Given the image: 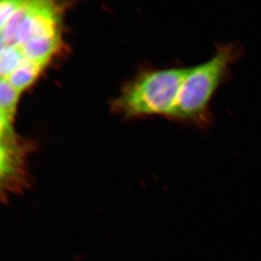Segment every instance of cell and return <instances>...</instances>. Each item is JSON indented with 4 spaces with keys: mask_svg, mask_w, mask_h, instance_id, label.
<instances>
[{
    "mask_svg": "<svg viewBox=\"0 0 261 261\" xmlns=\"http://www.w3.org/2000/svg\"><path fill=\"white\" fill-rule=\"evenodd\" d=\"M243 54L238 42L216 44L207 61L188 67L171 119L202 130L209 128L214 120L211 101L221 86L231 80V67Z\"/></svg>",
    "mask_w": 261,
    "mask_h": 261,
    "instance_id": "obj_1",
    "label": "cell"
},
{
    "mask_svg": "<svg viewBox=\"0 0 261 261\" xmlns=\"http://www.w3.org/2000/svg\"><path fill=\"white\" fill-rule=\"evenodd\" d=\"M188 67L178 65L144 72L118 98V107L127 115H161L172 118Z\"/></svg>",
    "mask_w": 261,
    "mask_h": 261,
    "instance_id": "obj_2",
    "label": "cell"
},
{
    "mask_svg": "<svg viewBox=\"0 0 261 261\" xmlns=\"http://www.w3.org/2000/svg\"><path fill=\"white\" fill-rule=\"evenodd\" d=\"M0 163L1 191L2 195L5 194V199L28 187L23 152L15 140L13 130H1Z\"/></svg>",
    "mask_w": 261,
    "mask_h": 261,
    "instance_id": "obj_3",
    "label": "cell"
},
{
    "mask_svg": "<svg viewBox=\"0 0 261 261\" xmlns=\"http://www.w3.org/2000/svg\"><path fill=\"white\" fill-rule=\"evenodd\" d=\"M61 42L60 32L53 33L30 39L20 49L25 58L47 64L53 55L59 49Z\"/></svg>",
    "mask_w": 261,
    "mask_h": 261,
    "instance_id": "obj_4",
    "label": "cell"
},
{
    "mask_svg": "<svg viewBox=\"0 0 261 261\" xmlns=\"http://www.w3.org/2000/svg\"><path fill=\"white\" fill-rule=\"evenodd\" d=\"M46 65V63L42 62L25 58L6 80L18 92H21L37 80Z\"/></svg>",
    "mask_w": 261,
    "mask_h": 261,
    "instance_id": "obj_5",
    "label": "cell"
},
{
    "mask_svg": "<svg viewBox=\"0 0 261 261\" xmlns=\"http://www.w3.org/2000/svg\"><path fill=\"white\" fill-rule=\"evenodd\" d=\"M20 92L5 79L0 81V118L12 123Z\"/></svg>",
    "mask_w": 261,
    "mask_h": 261,
    "instance_id": "obj_6",
    "label": "cell"
},
{
    "mask_svg": "<svg viewBox=\"0 0 261 261\" xmlns=\"http://www.w3.org/2000/svg\"><path fill=\"white\" fill-rule=\"evenodd\" d=\"M25 58L23 51L17 46H8L1 48L0 51V75L1 79L8 78V76L21 63Z\"/></svg>",
    "mask_w": 261,
    "mask_h": 261,
    "instance_id": "obj_7",
    "label": "cell"
},
{
    "mask_svg": "<svg viewBox=\"0 0 261 261\" xmlns=\"http://www.w3.org/2000/svg\"><path fill=\"white\" fill-rule=\"evenodd\" d=\"M25 0H3L0 3V28L16 13L17 10L25 3Z\"/></svg>",
    "mask_w": 261,
    "mask_h": 261,
    "instance_id": "obj_8",
    "label": "cell"
}]
</instances>
